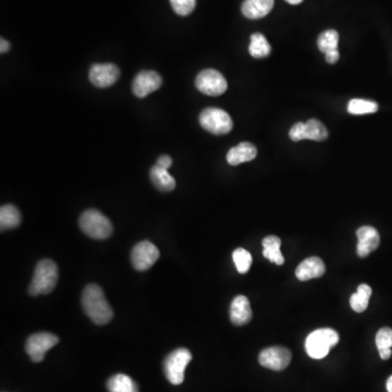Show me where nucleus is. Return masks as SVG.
<instances>
[{"label":"nucleus","instance_id":"nucleus-35","mask_svg":"<svg viewBox=\"0 0 392 392\" xmlns=\"http://www.w3.org/2000/svg\"><path fill=\"white\" fill-rule=\"evenodd\" d=\"M387 391L392 392V376H390L387 380Z\"/></svg>","mask_w":392,"mask_h":392},{"label":"nucleus","instance_id":"nucleus-17","mask_svg":"<svg viewBox=\"0 0 392 392\" xmlns=\"http://www.w3.org/2000/svg\"><path fill=\"white\" fill-rule=\"evenodd\" d=\"M274 3V0H246L242 5V13L252 20L264 18L272 11Z\"/></svg>","mask_w":392,"mask_h":392},{"label":"nucleus","instance_id":"nucleus-30","mask_svg":"<svg viewBox=\"0 0 392 392\" xmlns=\"http://www.w3.org/2000/svg\"><path fill=\"white\" fill-rule=\"evenodd\" d=\"M304 124L303 122H298L291 128L289 136L293 142H298L304 140Z\"/></svg>","mask_w":392,"mask_h":392},{"label":"nucleus","instance_id":"nucleus-6","mask_svg":"<svg viewBox=\"0 0 392 392\" xmlns=\"http://www.w3.org/2000/svg\"><path fill=\"white\" fill-rule=\"evenodd\" d=\"M202 128L216 135L227 134L232 130L233 122L230 116L219 108H206L199 115Z\"/></svg>","mask_w":392,"mask_h":392},{"label":"nucleus","instance_id":"nucleus-27","mask_svg":"<svg viewBox=\"0 0 392 392\" xmlns=\"http://www.w3.org/2000/svg\"><path fill=\"white\" fill-rule=\"evenodd\" d=\"M233 261L240 274H246L252 266V255L246 248H239L232 253Z\"/></svg>","mask_w":392,"mask_h":392},{"label":"nucleus","instance_id":"nucleus-18","mask_svg":"<svg viewBox=\"0 0 392 392\" xmlns=\"http://www.w3.org/2000/svg\"><path fill=\"white\" fill-rule=\"evenodd\" d=\"M149 175L155 188L160 192H171L175 190V178L168 173L167 169L157 165L153 166L149 171Z\"/></svg>","mask_w":392,"mask_h":392},{"label":"nucleus","instance_id":"nucleus-25","mask_svg":"<svg viewBox=\"0 0 392 392\" xmlns=\"http://www.w3.org/2000/svg\"><path fill=\"white\" fill-rule=\"evenodd\" d=\"M378 110L377 102L366 100H352L348 105V111L351 115H367Z\"/></svg>","mask_w":392,"mask_h":392},{"label":"nucleus","instance_id":"nucleus-32","mask_svg":"<svg viewBox=\"0 0 392 392\" xmlns=\"http://www.w3.org/2000/svg\"><path fill=\"white\" fill-rule=\"evenodd\" d=\"M325 57H326V61L328 63H336L339 61V52L338 50H331V52H328L325 54Z\"/></svg>","mask_w":392,"mask_h":392},{"label":"nucleus","instance_id":"nucleus-16","mask_svg":"<svg viewBox=\"0 0 392 392\" xmlns=\"http://www.w3.org/2000/svg\"><path fill=\"white\" fill-rule=\"evenodd\" d=\"M257 155V147L248 142H242L228 152L227 162L229 165L238 166L243 162H251Z\"/></svg>","mask_w":392,"mask_h":392},{"label":"nucleus","instance_id":"nucleus-14","mask_svg":"<svg viewBox=\"0 0 392 392\" xmlns=\"http://www.w3.org/2000/svg\"><path fill=\"white\" fill-rule=\"evenodd\" d=\"M326 272L324 261L319 257H313L304 259L296 270V276L300 281H307L314 278L322 277Z\"/></svg>","mask_w":392,"mask_h":392},{"label":"nucleus","instance_id":"nucleus-22","mask_svg":"<svg viewBox=\"0 0 392 392\" xmlns=\"http://www.w3.org/2000/svg\"><path fill=\"white\" fill-rule=\"evenodd\" d=\"M371 287L369 285H358V291L352 294L350 298V305L353 311L356 313H363L369 307V298H371Z\"/></svg>","mask_w":392,"mask_h":392},{"label":"nucleus","instance_id":"nucleus-34","mask_svg":"<svg viewBox=\"0 0 392 392\" xmlns=\"http://www.w3.org/2000/svg\"><path fill=\"white\" fill-rule=\"evenodd\" d=\"M379 356L382 360H389L392 356L391 349H384V350H379Z\"/></svg>","mask_w":392,"mask_h":392},{"label":"nucleus","instance_id":"nucleus-21","mask_svg":"<svg viewBox=\"0 0 392 392\" xmlns=\"http://www.w3.org/2000/svg\"><path fill=\"white\" fill-rule=\"evenodd\" d=\"M21 224V214L13 205H5L0 209V228L1 231L11 230Z\"/></svg>","mask_w":392,"mask_h":392},{"label":"nucleus","instance_id":"nucleus-20","mask_svg":"<svg viewBox=\"0 0 392 392\" xmlns=\"http://www.w3.org/2000/svg\"><path fill=\"white\" fill-rule=\"evenodd\" d=\"M109 392H139L138 384L128 375L117 374L110 377L107 382Z\"/></svg>","mask_w":392,"mask_h":392},{"label":"nucleus","instance_id":"nucleus-8","mask_svg":"<svg viewBox=\"0 0 392 392\" xmlns=\"http://www.w3.org/2000/svg\"><path fill=\"white\" fill-rule=\"evenodd\" d=\"M59 342V338L50 332H39L30 336L26 340L25 351L32 361L39 363L44 360L45 354Z\"/></svg>","mask_w":392,"mask_h":392},{"label":"nucleus","instance_id":"nucleus-31","mask_svg":"<svg viewBox=\"0 0 392 392\" xmlns=\"http://www.w3.org/2000/svg\"><path fill=\"white\" fill-rule=\"evenodd\" d=\"M156 165L168 170L173 166V160H171V157L168 156V155H162V156H160V158L157 160Z\"/></svg>","mask_w":392,"mask_h":392},{"label":"nucleus","instance_id":"nucleus-33","mask_svg":"<svg viewBox=\"0 0 392 392\" xmlns=\"http://www.w3.org/2000/svg\"><path fill=\"white\" fill-rule=\"evenodd\" d=\"M9 50H10V44H9L8 41L1 39V41H0V52L5 54V52H8Z\"/></svg>","mask_w":392,"mask_h":392},{"label":"nucleus","instance_id":"nucleus-3","mask_svg":"<svg viewBox=\"0 0 392 392\" xmlns=\"http://www.w3.org/2000/svg\"><path fill=\"white\" fill-rule=\"evenodd\" d=\"M78 226L87 237L95 240H105L113 233L111 222L96 209H87L81 215Z\"/></svg>","mask_w":392,"mask_h":392},{"label":"nucleus","instance_id":"nucleus-12","mask_svg":"<svg viewBox=\"0 0 392 392\" xmlns=\"http://www.w3.org/2000/svg\"><path fill=\"white\" fill-rule=\"evenodd\" d=\"M162 78L156 71L144 70L141 71L138 76L134 78L132 83V91L136 97L144 98L153 91H157L162 87Z\"/></svg>","mask_w":392,"mask_h":392},{"label":"nucleus","instance_id":"nucleus-7","mask_svg":"<svg viewBox=\"0 0 392 392\" xmlns=\"http://www.w3.org/2000/svg\"><path fill=\"white\" fill-rule=\"evenodd\" d=\"M195 87L203 94L219 96L227 91L228 83L225 76L215 69H206L199 72L195 78Z\"/></svg>","mask_w":392,"mask_h":392},{"label":"nucleus","instance_id":"nucleus-28","mask_svg":"<svg viewBox=\"0 0 392 392\" xmlns=\"http://www.w3.org/2000/svg\"><path fill=\"white\" fill-rule=\"evenodd\" d=\"M173 11L179 16H188L195 9L196 0H169Z\"/></svg>","mask_w":392,"mask_h":392},{"label":"nucleus","instance_id":"nucleus-36","mask_svg":"<svg viewBox=\"0 0 392 392\" xmlns=\"http://www.w3.org/2000/svg\"><path fill=\"white\" fill-rule=\"evenodd\" d=\"M287 3H291V5H298V3H302L303 0H285Z\"/></svg>","mask_w":392,"mask_h":392},{"label":"nucleus","instance_id":"nucleus-1","mask_svg":"<svg viewBox=\"0 0 392 392\" xmlns=\"http://www.w3.org/2000/svg\"><path fill=\"white\" fill-rule=\"evenodd\" d=\"M82 307L91 322L106 325L113 319V311L100 285H87L82 293Z\"/></svg>","mask_w":392,"mask_h":392},{"label":"nucleus","instance_id":"nucleus-2","mask_svg":"<svg viewBox=\"0 0 392 392\" xmlns=\"http://www.w3.org/2000/svg\"><path fill=\"white\" fill-rule=\"evenodd\" d=\"M58 283V266L52 259H42L35 267L29 292L31 296L48 294Z\"/></svg>","mask_w":392,"mask_h":392},{"label":"nucleus","instance_id":"nucleus-5","mask_svg":"<svg viewBox=\"0 0 392 392\" xmlns=\"http://www.w3.org/2000/svg\"><path fill=\"white\" fill-rule=\"evenodd\" d=\"M191 360V352L184 348L177 349L166 356L164 373L170 384L178 386L184 382V371Z\"/></svg>","mask_w":392,"mask_h":392},{"label":"nucleus","instance_id":"nucleus-13","mask_svg":"<svg viewBox=\"0 0 392 392\" xmlns=\"http://www.w3.org/2000/svg\"><path fill=\"white\" fill-rule=\"evenodd\" d=\"M358 235V246H356V253L358 257H369L371 252L377 250L380 243V235L374 227L371 226H363L358 228L356 231Z\"/></svg>","mask_w":392,"mask_h":392},{"label":"nucleus","instance_id":"nucleus-19","mask_svg":"<svg viewBox=\"0 0 392 392\" xmlns=\"http://www.w3.org/2000/svg\"><path fill=\"white\" fill-rule=\"evenodd\" d=\"M263 255L265 259H270L272 263L276 265H283L285 263V257H283L280 246H281V240L276 235H270L263 240Z\"/></svg>","mask_w":392,"mask_h":392},{"label":"nucleus","instance_id":"nucleus-11","mask_svg":"<svg viewBox=\"0 0 392 392\" xmlns=\"http://www.w3.org/2000/svg\"><path fill=\"white\" fill-rule=\"evenodd\" d=\"M120 70L113 63H96L89 69V78L94 87L105 89L119 80Z\"/></svg>","mask_w":392,"mask_h":392},{"label":"nucleus","instance_id":"nucleus-26","mask_svg":"<svg viewBox=\"0 0 392 392\" xmlns=\"http://www.w3.org/2000/svg\"><path fill=\"white\" fill-rule=\"evenodd\" d=\"M338 43H339L338 32L335 30H328L319 35L317 45H318L319 50L326 54L331 50H338Z\"/></svg>","mask_w":392,"mask_h":392},{"label":"nucleus","instance_id":"nucleus-23","mask_svg":"<svg viewBox=\"0 0 392 392\" xmlns=\"http://www.w3.org/2000/svg\"><path fill=\"white\" fill-rule=\"evenodd\" d=\"M248 52L250 55L257 59L267 57L272 52L270 43L267 41L266 37L261 33H255L251 36V43L248 46Z\"/></svg>","mask_w":392,"mask_h":392},{"label":"nucleus","instance_id":"nucleus-15","mask_svg":"<svg viewBox=\"0 0 392 392\" xmlns=\"http://www.w3.org/2000/svg\"><path fill=\"white\" fill-rule=\"evenodd\" d=\"M252 319V309L246 296H238L233 298L230 305V320L233 325L242 326Z\"/></svg>","mask_w":392,"mask_h":392},{"label":"nucleus","instance_id":"nucleus-29","mask_svg":"<svg viewBox=\"0 0 392 392\" xmlns=\"http://www.w3.org/2000/svg\"><path fill=\"white\" fill-rule=\"evenodd\" d=\"M376 345L379 350L392 348V329L384 327L377 332Z\"/></svg>","mask_w":392,"mask_h":392},{"label":"nucleus","instance_id":"nucleus-4","mask_svg":"<svg viewBox=\"0 0 392 392\" xmlns=\"http://www.w3.org/2000/svg\"><path fill=\"white\" fill-rule=\"evenodd\" d=\"M339 342V334L330 328H320L309 334L306 338V353L315 360H322L328 356L330 349Z\"/></svg>","mask_w":392,"mask_h":392},{"label":"nucleus","instance_id":"nucleus-9","mask_svg":"<svg viewBox=\"0 0 392 392\" xmlns=\"http://www.w3.org/2000/svg\"><path fill=\"white\" fill-rule=\"evenodd\" d=\"M160 250L149 241H142L135 244L131 252V261L139 272L147 270L160 259Z\"/></svg>","mask_w":392,"mask_h":392},{"label":"nucleus","instance_id":"nucleus-24","mask_svg":"<svg viewBox=\"0 0 392 392\" xmlns=\"http://www.w3.org/2000/svg\"><path fill=\"white\" fill-rule=\"evenodd\" d=\"M329 133L326 127L316 119H311L304 124V140H312V141H325L328 138Z\"/></svg>","mask_w":392,"mask_h":392},{"label":"nucleus","instance_id":"nucleus-10","mask_svg":"<svg viewBox=\"0 0 392 392\" xmlns=\"http://www.w3.org/2000/svg\"><path fill=\"white\" fill-rule=\"evenodd\" d=\"M290 351L283 347H270L264 349L259 353V361L265 369H272V371H283L287 369L290 364Z\"/></svg>","mask_w":392,"mask_h":392}]
</instances>
